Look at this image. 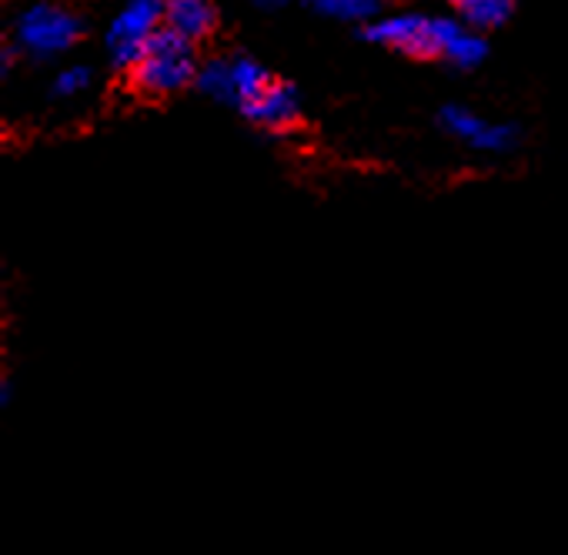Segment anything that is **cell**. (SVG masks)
<instances>
[{
  "label": "cell",
  "instance_id": "cell-6",
  "mask_svg": "<svg viewBox=\"0 0 568 555\" xmlns=\"http://www.w3.org/2000/svg\"><path fill=\"white\" fill-rule=\"evenodd\" d=\"M442 128L455 141H462V144H468L475 151H488V154L508 151L515 144V128L495 124V121H488V118H481V114H475L468 108H458V104L442 111Z\"/></svg>",
  "mask_w": 568,
  "mask_h": 555
},
{
  "label": "cell",
  "instance_id": "cell-13",
  "mask_svg": "<svg viewBox=\"0 0 568 555\" xmlns=\"http://www.w3.org/2000/svg\"><path fill=\"white\" fill-rule=\"evenodd\" d=\"M254 4H257L261 11H281L284 4H288V0H254Z\"/></svg>",
  "mask_w": 568,
  "mask_h": 555
},
{
  "label": "cell",
  "instance_id": "cell-1",
  "mask_svg": "<svg viewBox=\"0 0 568 555\" xmlns=\"http://www.w3.org/2000/svg\"><path fill=\"white\" fill-rule=\"evenodd\" d=\"M197 71H201V64L194 58V41L161 28V34L134 61L131 81L148 98H168V94L181 91L184 84L197 81Z\"/></svg>",
  "mask_w": 568,
  "mask_h": 555
},
{
  "label": "cell",
  "instance_id": "cell-11",
  "mask_svg": "<svg viewBox=\"0 0 568 555\" xmlns=\"http://www.w3.org/2000/svg\"><path fill=\"white\" fill-rule=\"evenodd\" d=\"M308 4L328 18L342 21H372L382 11V0H308Z\"/></svg>",
  "mask_w": 568,
  "mask_h": 555
},
{
  "label": "cell",
  "instance_id": "cell-2",
  "mask_svg": "<svg viewBox=\"0 0 568 555\" xmlns=\"http://www.w3.org/2000/svg\"><path fill=\"white\" fill-rule=\"evenodd\" d=\"M164 0H128L108 28V54L118 68H134L148 44L161 34Z\"/></svg>",
  "mask_w": 568,
  "mask_h": 555
},
{
  "label": "cell",
  "instance_id": "cell-7",
  "mask_svg": "<svg viewBox=\"0 0 568 555\" xmlns=\"http://www.w3.org/2000/svg\"><path fill=\"white\" fill-rule=\"evenodd\" d=\"M488 48L485 38L478 34V28L465 24V21H442L435 18V58L455 64V68H478L485 61Z\"/></svg>",
  "mask_w": 568,
  "mask_h": 555
},
{
  "label": "cell",
  "instance_id": "cell-9",
  "mask_svg": "<svg viewBox=\"0 0 568 555\" xmlns=\"http://www.w3.org/2000/svg\"><path fill=\"white\" fill-rule=\"evenodd\" d=\"M217 24L211 0H164V28L187 38V41H204Z\"/></svg>",
  "mask_w": 568,
  "mask_h": 555
},
{
  "label": "cell",
  "instance_id": "cell-4",
  "mask_svg": "<svg viewBox=\"0 0 568 555\" xmlns=\"http://www.w3.org/2000/svg\"><path fill=\"white\" fill-rule=\"evenodd\" d=\"M194 84L221 104L244 108L271 84V78L251 58H214V61L201 64Z\"/></svg>",
  "mask_w": 568,
  "mask_h": 555
},
{
  "label": "cell",
  "instance_id": "cell-12",
  "mask_svg": "<svg viewBox=\"0 0 568 555\" xmlns=\"http://www.w3.org/2000/svg\"><path fill=\"white\" fill-rule=\"evenodd\" d=\"M88 84H91V74L84 68H64L54 78V94L58 98H78L81 91H88Z\"/></svg>",
  "mask_w": 568,
  "mask_h": 555
},
{
  "label": "cell",
  "instance_id": "cell-3",
  "mask_svg": "<svg viewBox=\"0 0 568 555\" xmlns=\"http://www.w3.org/2000/svg\"><path fill=\"white\" fill-rule=\"evenodd\" d=\"M81 38V21L58 4H34L18 21V48L31 58H58Z\"/></svg>",
  "mask_w": 568,
  "mask_h": 555
},
{
  "label": "cell",
  "instance_id": "cell-5",
  "mask_svg": "<svg viewBox=\"0 0 568 555\" xmlns=\"http://www.w3.org/2000/svg\"><path fill=\"white\" fill-rule=\"evenodd\" d=\"M368 41L412 54V58H435V18L418 14H388L368 24Z\"/></svg>",
  "mask_w": 568,
  "mask_h": 555
},
{
  "label": "cell",
  "instance_id": "cell-10",
  "mask_svg": "<svg viewBox=\"0 0 568 555\" xmlns=\"http://www.w3.org/2000/svg\"><path fill=\"white\" fill-rule=\"evenodd\" d=\"M452 4H455L458 18L478 31L498 28L511 14V0H452Z\"/></svg>",
  "mask_w": 568,
  "mask_h": 555
},
{
  "label": "cell",
  "instance_id": "cell-8",
  "mask_svg": "<svg viewBox=\"0 0 568 555\" xmlns=\"http://www.w3.org/2000/svg\"><path fill=\"white\" fill-rule=\"evenodd\" d=\"M241 111H244V118H247L251 124H257V128H264V131H288V128L298 121L302 104H298V94H295L288 84L271 81V84H267L251 104H244Z\"/></svg>",
  "mask_w": 568,
  "mask_h": 555
}]
</instances>
